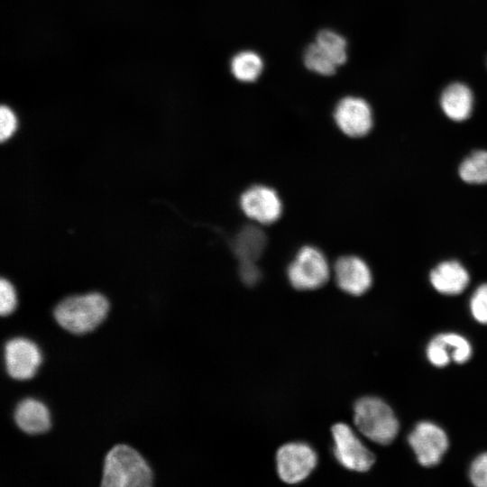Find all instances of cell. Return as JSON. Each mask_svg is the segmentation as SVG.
Returning a JSON list of instances; mask_svg holds the SVG:
<instances>
[{
	"label": "cell",
	"mask_w": 487,
	"mask_h": 487,
	"mask_svg": "<svg viewBox=\"0 0 487 487\" xmlns=\"http://www.w3.org/2000/svg\"><path fill=\"white\" fill-rule=\"evenodd\" d=\"M459 177L469 184L487 183V151L477 150L469 154L459 165Z\"/></svg>",
	"instance_id": "obj_16"
},
{
	"label": "cell",
	"mask_w": 487,
	"mask_h": 487,
	"mask_svg": "<svg viewBox=\"0 0 487 487\" xmlns=\"http://www.w3.org/2000/svg\"><path fill=\"white\" fill-rule=\"evenodd\" d=\"M14 419L17 426L28 434H41L51 427L47 407L34 399H25L17 405Z\"/></svg>",
	"instance_id": "obj_13"
},
{
	"label": "cell",
	"mask_w": 487,
	"mask_h": 487,
	"mask_svg": "<svg viewBox=\"0 0 487 487\" xmlns=\"http://www.w3.org/2000/svg\"><path fill=\"white\" fill-rule=\"evenodd\" d=\"M253 263L242 262L240 267L241 276L247 284H253L260 277V272Z\"/></svg>",
	"instance_id": "obj_26"
},
{
	"label": "cell",
	"mask_w": 487,
	"mask_h": 487,
	"mask_svg": "<svg viewBox=\"0 0 487 487\" xmlns=\"http://www.w3.org/2000/svg\"><path fill=\"white\" fill-rule=\"evenodd\" d=\"M334 117L339 129L353 138L366 135L373 124L369 104L354 96H347L340 100L335 106Z\"/></svg>",
	"instance_id": "obj_9"
},
{
	"label": "cell",
	"mask_w": 487,
	"mask_h": 487,
	"mask_svg": "<svg viewBox=\"0 0 487 487\" xmlns=\"http://www.w3.org/2000/svg\"><path fill=\"white\" fill-rule=\"evenodd\" d=\"M330 277L326 256L312 246L302 247L288 268L291 286L299 290H312L324 286Z\"/></svg>",
	"instance_id": "obj_4"
},
{
	"label": "cell",
	"mask_w": 487,
	"mask_h": 487,
	"mask_svg": "<svg viewBox=\"0 0 487 487\" xmlns=\"http://www.w3.org/2000/svg\"><path fill=\"white\" fill-rule=\"evenodd\" d=\"M417 461L424 467L438 464L449 446L445 430L431 421L418 423L408 436Z\"/></svg>",
	"instance_id": "obj_6"
},
{
	"label": "cell",
	"mask_w": 487,
	"mask_h": 487,
	"mask_svg": "<svg viewBox=\"0 0 487 487\" xmlns=\"http://www.w3.org/2000/svg\"><path fill=\"white\" fill-rule=\"evenodd\" d=\"M426 356L427 361L437 368L446 367L452 361L451 355L438 335L434 336L427 344Z\"/></svg>",
	"instance_id": "obj_22"
},
{
	"label": "cell",
	"mask_w": 487,
	"mask_h": 487,
	"mask_svg": "<svg viewBox=\"0 0 487 487\" xmlns=\"http://www.w3.org/2000/svg\"><path fill=\"white\" fill-rule=\"evenodd\" d=\"M354 421L358 431L379 445H389L400 430L392 409L381 399L367 396L358 400L354 408Z\"/></svg>",
	"instance_id": "obj_3"
},
{
	"label": "cell",
	"mask_w": 487,
	"mask_h": 487,
	"mask_svg": "<svg viewBox=\"0 0 487 487\" xmlns=\"http://www.w3.org/2000/svg\"><path fill=\"white\" fill-rule=\"evenodd\" d=\"M469 479L476 487H487V452L473 459L469 468Z\"/></svg>",
	"instance_id": "obj_23"
},
{
	"label": "cell",
	"mask_w": 487,
	"mask_h": 487,
	"mask_svg": "<svg viewBox=\"0 0 487 487\" xmlns=\"http://www.w3.org/2000/svg\"><path fill=\"white\" fill-rule=\"evenodd\" d=\"M16 118L12 110L2 106L0 109V140L1 142L8 139L15 131Z\"/></svg>",
	"instance_id": "obj_25"
},
{
	"label": "cell",
	"mask_w": 487,
	"mask_h": 487,
	"mask_svg": "<svg viewBox=\"0 0 487 487\" xmlns=\"http://www.w3.org/2000/svg\"><path fill=\"white\" fill-rule=\"evenodd\" d=\"M440 105L448 118L461 122L470 116L473 96L470 88L464 84L453 83L443 91Z\"/></svg>",
	"instance_id": "obj_14"
},
{
	"label": "cell",
	"mask_w": 487,
	"mask_h": 487,
	"mask_svg": "<svg viewBox=\"0 0 487 487\" xmlns=\"http://www.w3.org/2000/svg\"><path fill=\"white\" fill-rule=\"evenodd\" d=\"M263 63L261 57L250 51L237 53L231 61L234 77L243 82H253L261 75Z\"/></svg>",
	"instance_id": "obj_17"
},
{
	"label": "cell",
	"mask_w": 487,
	"mask_h": 487,
	"mask_svg": "<svg viewBox=\"0 0 487 487\" xmlns=\"http://www.w3.org/2000/svg\"><path fill=\"white\" fill-rule=\"evenodd\" d=\"M152 483V470L136 450L126 445H117L107 453L103 487H149Z\"/></svg>",
	"instance_id": "obj_1"
},
{
	"label": "cell",
	"mask_w": 487,
	"mask_h": 487,
	"mask_svg": "<svg viewBox=\"0 0 487 487\" xmlns=\"http://www.w3.org/2000/svg\"><path fill=\"white\" fill-rule=\"evenodd\" d=\"M334 272L337 286L353 296L364 294L372 283L369 266L357 256L340 257L335 263Z\"/></svg>",
	"instance_id": "obj_11"
},
{
	"label": "cell",
	"mask_w": 487,
	"mask_h": 487,
	"mask_svg": "<svg viewBox=\"0 0 487 487\" xmlns=\"http://www.w3.org/2000/svg\"><path fill=\"white\" fill-rule=\"evenodd\" d=\"M470 313L479 324L487 326V283L476 288L469 302Z\"/></svg>",
	"instance_id": "obj_21"
},
{
	"label": "cell",
	"mask_w": 487,
	"mask_h": 487,
	"mask_svg": "<svg viewBox=\"0 0 487 487\" xmlns=\"http://www.w3.org/2000/svg\"><path fill=\"white\" fill-rule=\"evenodd\" d=\"M244 213L262 225L277 221L282 212V205L277 192L267 186L254 185L247 188L240 198Z\"/></svg>",
	"instance_id": "obj_8"
},
{
	"label": "cell",
	"mask_w": 487,
	"mask_h": 487,
	"mask_svg": "<svg viewBox=\"0 0 487 487\" xmlns=\"http://www.w3.org/2000/svg\"><path fill=\"white\" fill-rule=\"evenodd\" d=\"M5 360L7 372L12 378L27 380L34 376L41 363V354L33 342L16 337L6 343Z\"/></svg>",
	"instance_id": "obj_10"
},
{
	"label": "cell",
	"mask_w": 487,
	"mask_h": 487,
	"mask_svg": "<svg viewBox=\"0 0 487 487\" xmlns=\"http://www.w3.org/2000/svg\"><path fill=\"white\" fill-rule=\"evenodd\" d=\"M317 463V455L315 450L305 443L285 444L276 454L278 475L289 484L299 483L308 478Z\"/></svg>",
	"instance_id": "obj_7"
},
{
	"label": "cell",
	"mask_w": 487,
	"mask_h": 487,
	"mask_svg": "<svg viewBox=\"0 0 487 487\" xmlns=\"http://www.w3.org/2000/svg\"><path fill=\"white\" fill-rule=\"evenodd\" d=\"M438 336L444 343L453 362L463 364L470 360L473 347L466 337L455 332L441 333L438 334Z\"/></svg>",
	"instance_id": "obj_19"
},
{
	"label": "cell",
	"mask_w": 487,
	"mask_h": 487,
	"mask_svg": "<svg viewBox=\"0 0 487 487\" xmlns=\"http://www.w3.org/2000/svg\"><path fill=\"white\" fill-rule=\"evenodd\" d=\"M109 304L97 292L70 296L61 300L54 309V317L60 326L73 334L94 330L106 318Z\"/></svg>",
	"instance_id": "obj_2"
},
{
	"label": "cell",
	"mask_w": 487,
	"mask_h": 487,
	"mask_svg": "<svg viewBox=\"0 0 487 487\" xmlns=\"http://www.w3.org/2000/svg\"><path fill=\"white\" fill-rule=\"evenodd\" d=\"M432 287L440 294L455 296L461 294L470 282V275L458 261H445L429 273Z\"/></svg>",
	"instance_id": "obj_12"
},
{
	"label": "cell",
	"mask_w": 487,
	"mask_h": 487,
	"mask_svg": "<svg viewBox=\"0 0 487 487\" xmlns=\"http://www.w3.org/2000/svg\"><path fill=\"white\" fill-rule=\"evenodd\" d=\"M16 306V295L13 285L5 279L0 280V314H11Z\"/></svg>",
	"instance_id": "obj_24"
},
{
	"label": "cell",
	"mask_w": 487,
	"mask_h": 487,
	"mask_svg": "<svg viewBox=\"0 0 487 487\" xmlns=\"http://www.w3.org/2000/svg\"><path fill=\"white\" fill-rule=\"evenodd\" d=\"M266 238L258 228L247 226L236 236L234 250L241 262H254L264 249Z\"/></svg>",
	"instance_id": "obj_15"
},
{
	"label": "cell",
	"mask_w": 487,
	"mask_h": 487,
	"mask_svg": "<svg viewBox=\"0 0 487 487\" xmlns=\"http://www.w3.org/2000/svg\"><path fill=\"white\" fill-rule=\"evenodd\" d=\"M315 43L337 67L346 61V41L339 33L323 30L317 33Z\"/></svg>",
	"instance_id": "obj_18"
},
{
	"label": "cell",
	"mask_w": 487,
	"mask_h": 487,
	"mask_svg": "<svg viewBox=\"0 0 487 487\" xmlns=\"http://www.w3.org/2000/svg\"><path fill=\"white\" fill-rule=\"evenodd\" d=\"M332 435L333 453L341 465L358 473L367 472L372 468L375 462L374 455L348 425H334Z\"/></svg>",
	"instance_id": "obj_5"
},
{
	"label": "cell",
	"mask_w": 487,
	"mask_h": 487,
	"mask_svg": "<svg viewBox=\"0 0 487 487\" xmlns=\"http://www.w3.org/2000/svg\"><path fill=\"white\" fill-rule=\"evenodd\" d=\"M304 63L309 70L323 76L333 75L338 68L318 49L315 42L306 49Z\"/></svg>",
	"instance_id": "obj_20"
}]
</instances>
